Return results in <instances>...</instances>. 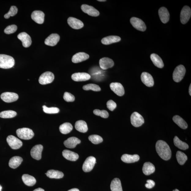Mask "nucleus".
<instances>
[{
	"instance_id": "423d86ee",
	"label": "nucleus",
	"mask_w": 191,
	"mask_h": 191,
	"mask_svg": "<svg viewBox=\"0 0 191 191\" xmlns=\"http://www.w3.org/2000/svg\"><path fill=\"white\" fill-rule=\"evenodd\" d=\"M54 75L53 73L45 72L41 75L39 79V82L40 84H47L51 83L54 81Z\"/></svg>"
},
{
	"instance_id": "49530a36",
	"label": "nucleus",
	"mask_w": 191,
	"mask_h": 191,
	"mask_svg": "<svg viewBox=\"0 0 191 191\" xmlns=\"http://www.w3.org/2000/svg\"><path fill=\"white\" fill-rule=\"evenodd\" d=\"M63 99L66 101L72 102L74 101L75 98L73 95L68 92H65L63 96Z\"/></svg>"
},
{
	"instance_id": "20e7f679",
	"label": "nucleus",
	"mask_w": 191,
	"mask_h": 191,
	"mask_svg": "<svg viewBox=\"0 0 191 191\" xmlns=\"http://www.w3.org/2000/svg\"><path fill=\"white\" fill-rule=\"evenodd\" d=\"M186 72L185 68L182 65L177 66L175 69L173 74V79L176 82L181 81L185 76Z\"/></svg>"
},
{
	"instance_id": "c85d7f7f",
	"label": "nucleus",
	"mask_w": 191,
	"mask_h": 191,
	"mask_svg": "<svg viewBox=\"0 0 191 191\" xmlns=\"http://www.w3.org/2000/svg\"><path fill=\"white\" fill-rule=\"evenodd\" d=\"M151 58L152 62L156 67L162 69L164 66V64L162 59L158 54H152Z\"/></svg>"
},
{
	"instance_id": "a19ab883",
	"label": "nucleus",
	"mask_w": 191,
	"mask_h": 191,
	"mask_svg": "<svg viewBox=\"0 0 191 191\" xmlns=\"http://www.w3.org/2000/svg\"><path fill=\"white\" fill-rule=\"evenodd\" d=\"M88 139L91 142L95 144H99L103 142V138L101 136L98 135H92L88 137Z\"/></svg>"
},
{
	"instance_id": "cd10ccee",
	"label": "nucleus",
	"mask_w": 191,
	"mask_h": 191,
	"mask_svg": "<svg viewBox=\"0 0 191 191\" xmlns=\"http://www.w3.org/2000/svg\"><path fill=\"white\" fill-rule=\"evenodd\" d=\"M142 170L143 174L148 176L153 173L155 171V167L152 163L146 162L143 165Z\"/></svg>"
},
{
	"instance_id": "f3484780",
	"label": "nucleus",
	"mask_w": 191,
	"mask_h": 191,
	"mask_svg": "<svg viewBox=\"0 0 191 191\" xmlns=\"http://www.w3.org/2000/svg\"><path fill=\"white\" fill-rule=\"evenodd\" d=\"M110 87L111 90L118 96H122L124 95L125 90L122 84L119 83H111Z\"/></svg>"
},
{
	"instance_id": "ddd939ff",
	"label": "nucleus",
	"mask_w": 191,
	"mask_h": 191,
	"mask_svg": "<svg viewBox=\"0 0 191 191\" xmlns=\"http://www.w3.org/2000/svg\"><path fill=\"white\" fill-rule=\"evenodd\" d=\"M141 80L142 83L147 87H151L154 86V81L153 77L148 73H142L141 75Z\"/></svg>"
},
{
	"instance_id": "864d4df0",
	"label": "nucleus",
	"mask_w": 191,
	"mask_h": 191,
	"mask_svg": "<svg viewBox=\"0 0 191 191\" xmlns=\"http://www.w3.org/2000/svg\"><path fill=\"white\" fill-rule=\"evenodd\" d=\"M98 1L99 2H105L106 1H105V0H98V1Z\"/></svg>"
},
{
	"instance_id": "f03ea898",
	"label": "nucleus",
	"mask_w": 191,
	"mask_h": 191,
	"mask_svg": "<svg viewBox=\"0 0 191 191\" xmlns=\"http://www.w3.org/2000/svg\"><path fill=\"white\" fill-rule=\"evenodd\" d=\"M15 61L12 57L6 54H0V68L9 69L14 66Z\"/></svg>"
},
{
	"instance_id": "de8ad7c7",
	"label": "nucleus",
	"mask_w": 191,
	"mask_h": 191,
	"mask_svg": "<svg viewBox=\"0 0 191 191\" xmlns=\"http://www.w3.org/2000/svg\"><path fill=\"white\" fill-rule=\"evenodd\" d=\"M107 106L109 110L112 111L116 108L117 104L112 100H110L107 102Z\"/></svg>"
},
{
	"instance_id": "8fccbe9b",
	"label": "nucleus",
	"mask_w": 191,
	"mask_h": 191,
	"mask_svg": "<svg viewBox=\"0 0 191 191\" xmlns=\"http://www.w3.org/2000/svg\"><path fill=\"white\" fill-rule=\"evenodd\" d=\"M33 191H45V190L41 188H38L34 190Z\"/></svg>"
},
{
	"instance_id": "72a5a7b5",
	"label": "nucleus",
	"mask_w": 191,
	"mask_h": 191,
	"mask_svg": "<svg viewBox=\"0 0 191 191\" xmlns=\"http://www.w3.org/2000/svg\"><path fill=\"white\" fill-rule=\"evenodd\" d=\"M173 120L177 125L181 128L185 129L187 128L188 124L185 120L178 115H175L173 118Z\"/></svg>"
},
{
	"instance_id": "c03bdc74",
	"label": "nucleus",
	"mask_w": 191,
	"mask_h": 191,
	"mask_svg": "<svg viewBox=\"0 0 191 191\" xmlns=\"http://www.w3.org/2000/svg\"><path fill=\"white\" fill-rule=\"evenodd\" d=\"M94 113L96 115L99 116L104 118H108L109 115L108 111L106 110H100L96 109L94 110Z\"/></svg>"
},
{
	"instance_id": "6e6d98bb",
	"label": "nucleus",
	"mask_w": 191,
	"mask_h": 191,
	"mask_svg": "<svg viewBox=\"0 0 191 191\" xmlns=\"http://www.w3.org/2000/svg\"><path fill=\"white\" fill-rule=\"evenodd\" d=\"M173 191H179L178 189H176L174 190Z\"/></svg>"
},
{
	"instance_id": "4d7b16f0",
	"label": "nucleus",
	"mask_w": 191,
	"mask_h": 191,
	"mask_svg": "<svg viewBox=\"0 0 191 191\" xmlns=\"http://www.w3.org/2000/svg\"><path fill=\"white\" fill-rule=\"evenodd\" d=\"M45 174H47V173H45Z\"/></svg>"
},
{
	"instance_id": "6ab92c4d",
	"label": "nucleus",
	"mask_w": 191,
	"mask_h": 191,
	"mask_svg": "<svg viewBox=\"0 0 191 191\" xmlns=\"http://www.w3.org/2000/svg\"><path fill=\"white\" fill-rule=\"evenodd\" d=\"M99 65L102 69L106 70L112 68L114 65V62L112 59L108 58H103L99 60Z\"/></svg>"
},
{
	"instance_id": "5fc2aeb1",
	"label": "nucleus",
	"mask_w": 191,
	"mask_h": 191,
	"mask_svg": "<svg viewBox=\"0 0 191 191\" xmlns=\"http://www.w3.org/2000/svg\"><path fill=\"white\" fill-rule=\"evenodd\" d=\"M2 186L0 185V191H2Z\"/></svg>"
},
{
	"instance_id": "b1692460",
	"label": "nucleus",
	"mask_w": 191,
	"mask_h": 191,
	"mask_svg": "<svg viewBox=\"0 0 191 191\" xmlns=\"http://www.w3.org/2000/svg\"><path fill=\"white\" fill-rule=\"evenodd\" d=\"M140 156L137 154L129 155L124 154L121 157V160L124 163H131L137 162L140 160Z\"/></svg>"
},
{
	"instance_id": "c9c22d12",
	"label": "nucleus",
	"mask_w": 191,
	"mask_h": 191,
	"mask_svg": "<svg viewBox=\"0 0 191 191\" xmlns=\"http://www.w3.org/2000/svg\"><path fill=\"white\" fill-rule=\"evenodd\" d=\"M73 128L72 125L69 122H66L61 125L59 127L60 132L63 134H67L71 132Z\"/></svg>"
},
{
	"instance_id": "473e14b6",
	"label": "nucleus",
	"mask_w": 191,
	"mask_h": 191,
	"mask_svg": "<svg viewBox=\"0 0 191 191\" xmlns=\"http://www.w3.org/2000/svg\"><path fill=\"white\" fill-rule=\"evenodd\" d=\"M46 175L51 178L60 179L64 176V174L62 172L54 170H48Z\"/></svg>"
},
{
	"instance_id": "79ce46f5",
	"label": "nucleus",
	"mask_w": 191,
	"mask_h": 191,
	"mask_svg": "<svg viewBox=\"0 0 191 191\" xmlns=\"http://www.w3.org/2000/svg\"><path fill=\"white\" fill-rule=\"evenodd\" d=\"M18 12V9L17 7L13 6L11 7L9 12L4 16V18L8 19L10 17H13L17 14Z\"/></svg>"
},
{
	"instance_id": "393cba45",
	"label": "nucleus",
	"mask_w": 191,
	"mask_h": 191,
	"mask_svg": "<svg viewBox=\"0 0 191 191\" xmlns=\"http://www.w3.org/2000/svg\"><path fill=\"white\" fill-rule=\"evenodd\" d=\"M81 143V140L76 137H71L65 141L64 144L66 147L69 148H74L76 145Z\"/></svg>"
},
{
	"instance_id": "bb28decb",
	"label": "nucleus",
	"mask_w": 191,
	"mask_h": 191,
	"mask_svg": "<svg viewBox=\"0 0 191 191\" xmlns=\"http://www.w3.org/2000/svg\"><path fill=\"white\" fill-rule=\"evenodd\" d=\"M121 39V38L119 36H111L102 39L101 42L103 44L108 45L114 43L119 42Z\"/></svg>"
},
{
	"instance_id": "c756f323",
	"label": "nucleus",
	"mask_w": 191,
	"mask_h": 191,
	"mask_svg": "<svg viewBox=\"0 0 191 191\" xmlns=\"http://www.w3.org/2000/svg\"><path fill=\"white\" fill-rule=\"evenodd\" d=\"M23 159L19 156H13L9 161V165L10 167L13 169H16L21 165Z\"/></svg>"
},
{
	"instance_id": "9d476101",
	"label": "nucleus",
	"mask_w": 191,
	"mask_h": 191,
	"mask_svg": "<svg viewBox=\"0 0 191 191\" xmlns=\"http://www.w3.org/2000/svg\"><path fill=\"white\" fill-rule=\"evenodd\" d=\"M191 15V9L189 6H184L181 11L180 15L181 22L182 24H185L190 19Z\"/></svg>"
},
{
	"instance_id": "1a4fd4ad",
	"label": "nucleus",
	"mask_w": 191,
	"mask_h": 191,
	"mask_svg": "<svg viewBox=\"0 0 191 191\" xmlns=\"http://www.w3.org/2000/svg\"><path fill=\"white\" fill-rule=\"evenodd\" d=\"M131 24L137 30L142 32L146 30V26L142 20L136 17H133L130 20Z\"/></svg>"
},
{
	"instance_id": "4468645a",
	"label": "nucleus",
	"mask_w": 191,
	"mask_h": 191,
	"mask_svg": "<svg viewBox=\"0 0 191 191\" xmlns=\"http://www.w3.org/2000/svg\"><path fill=\"white\" fill-rule=\"evenodd\" d=\"M81 8L84 13L92 17H97L99 15V11L92 6L83 4L81 6Z\"/></svg>"
},
{
	"instance_id": "39448f33",
	"label": "nucleus",
	"mask_w": 191,
	"mask_h": 191,
	"mask_svg": "<svg viewBox=\"0 0 191 191\" xmlns=\"http://www.w3.org/2000/svg\"><path fill=\"white\" fill-rule=\"evenodd\" d=\"M7 142L13 149H17L21 148L23 143L21 141L13 135L9 136L6 138Z\"/></svg>"
},
{
	"instance_id": "f704fd0d",
	"label": "nucleus",
	"mask_w": 191,
	"mask_h": 191,
	"mask_svg": "<svg viewBox=\"0 0 191 191\" xmlns=\"http://www.w3.org/2000/svg\"><path fill=\"white\" fill-rule=\"evenodd\" d=\"M110 189L111 191H122L121 181L119 178H115L111 181Z\"/></svg>"
},
{
	"instance_id": "a211bd4d",
	"label": "nucleus",
	"mask_w": 191,
	"mask_h": 191,
	"mask_svg": "<svg viewBox=\"0 0 191 191\" xmlns=\"http://www.w3.org/2000/svg\"><path fill=\"white\" fill-rule=\"evenodd\" d=\"M60 39V36L58 34L53 33L50 35L45 40V44L48 46H55Z\"/></svg>"
},
{
	"instance_id": "7ed1b4c3",
	"label": "nucleus",
	"mask_w": 191,
	"mask_h": 191,
	"mask_svg": "<svg viewBox=\"0 0 191 191\" xmlns=\"http://www.w3.org/2000/svg\"><path fill=\"white\" fill-rule=\"evenodd\" d=\"M16 133L18 137L24 140L31 139L35 135L33 131L28 128L18 129L16 131Z\"/></svg>"
},
{
	"instance_id": "3c124183",
	"label": "nucleus",
	"mask_w": 191,
	"mask_h": 191,
	"mask_svg": "<svg viewBox=\"0 0 191 191\" xmlns=\"http://www.w3.org/2000/svg\"><path fill=\"white\" fill-rule=\"evenodd\" d=\"M68 191H80L77 188H73L72 189H70Z\"/></svg>"
},
{
	"instance_id": "603ef678",
	"label": "nucleus",
	"mask_w": 191,
	"mask_h": 191,
	"mask_svg": "<svg viewBox=\"0 0 191 191\" xmlns=\"http://www.w3.org/2000/svg\"><path fill=\"white\" fill-rule=\"evenodd\" d=\"M189 94L191 96V84H190L189 86Z\"/></svg>"
},
{
	"instance_id": "37998d69",
	"label": "nucleus",
	"mask_w": 191,
	"mask_h": 191,
	"mask_svg": "<svg viewBox=\"0 0 191 191\" xmlns=\"http://www.w3.org/2000/svg\"><path fill=\"white\" fill-rule=\"evenodd\" d=\"M43 110L45 113L47 114H56L60 111L59 108L57 107L48 108L45 105L43 106Z\"/></svg>"
},
{
	"instance_id": "4be33fe9",
	"label": "nucleus",
	"mask_w": 191,
	"mask_h": 191,
	"mask_svg": "<svg viewBox=\"0 0 191 191\" xmlns=\"http://www.w3.org/2000/svg\"><path fill=\"white\" fill-rule=\"evenodd\" d=\"M158 12L159 17L163 23L166 24L169 21L170 13L167 8L162 7L159 9Z\"/></svg>"
},
{
	"instance_id": "09e8293b",
	"label": "nucleus",
	"mask_w": 191,
	"mask_h": 191,
	"mask_svg": "<svg viewBox=\"0 0 191 191\" xmlns=\"http://www.w3.org/2000/svg\"><path fill=\"white\" fill-rule=\"evenodd\" d=\"M147 182V183L145 184V186L147 188L151 189L155 185V183L153 180L149 179V180H148Z\"/></svg>"
},
{
	"instance_id": "aec40b11",
	"label": "nucleus",
	"mask_w": 191,
	"mask_h": 191,
	"mask_svg": "<svg viewBox=\"0 0 191 191\" xmlns=\"http://www.w3.org/2000/svg\"><path fill=\"white\" fill-rule=\"evenodd\" d=\"M73 80L76 81H83L89 80L91 78L89 74L86 73H76L72 76Z\"/></svg>"
},
{
	"instance_id": "0eeeda50",
	"label": "nucleus",
	"mask_w": 191,
	"mask_h": 191,
	"mask_svg": "<svg viewBox=\"0 0 191 191\" xmlns=\"http://www.w3.org/2000/svg\"><path fill=\"white\" fill-rule=\"evenodd\" d=\"M132 125L135 127H139L144 123V118L141 115L137 112H133L131 116Z\"/></svg>"
},
{
	"instance_id": "2f4dec72",
	"label": "nucleus",
	"mask_w": 191,
	"mask_h": 191,
	"mask_svg": "<svg viewBox=\"0 0 191 191\" xmlns=\"http://www.w3.org/2000/svg\"><path fill=\"white\" fill-rule=\"evenodd\" d=\"M75 128L80 132L85 133L88 130V127L86 123L83 120H79L75 124Z\"/></svg>"
},
{
	"instance_id": "6e6552de",
	"label": "nucleus",
	"mask_w": 191,
	"mask_h": 191,
	"mask_svg": "<svg viewBox=\"0 0 191 191\" xmlns=\"http://www.w3.org/2000/svg\"><path fill=\"white\" fill-rule=\"evenodd\" d=\"M96 163V159L94 156H90L86 158L83 166L82 169L84 172H89L94 168Z\"/></svg>"
},
{
	"instance_id": "5701e85b",
	"label": "nucleus",
	"mask_w": 191,
	"mask_h": 191,
	"mask_svg": "<svg viewBox=\"0 0 191 191\" xmlns=\"http://www.w3.org/2000/svg\"><path fill=\"white\" fill-rule=\"evenodd\" d=\"M89 58L88 54L84 52H79L73 56L72 61L74 63H80L88 60Z\"/></svg>"
},
{
	"instance_id": "f257e3e1",
	"label": "nucleus",
	"mask_w": 191,
	"mask_h": 191,
	"mask_svg": "<svg viewBox=\"0 0 191 191\" xmlns=\"http://www.w3.org/2000/svg\"><path fill=\"white\" fill-rule=\"evenodd\" d=\"M155 147L157 152L161 159L167 161L169 160L171 158V150L169 145L164 141H158L156 143Z\"/></svg>"
},
{
	"instance_id": "4c0bfd02",
	"label": "nucleus",
	"mask_w": 191,
	"mask_h": 191,
	"mask_svg": "<svg viewBox=\"0 0 191 191\" xmlns=\"http://www.w3.org/2000/svg\"><path fill=\"white\" fill-rule=\"evenodd\" d=\"M176 156L177 161L181 165H183L185 164L188 159V157L186 155L183 153V152L180 151H178L177 152Z\"/></svg>"
},
{
	"instance_id": "f8f14e48",
	"label": "nucleus",
	"mask_w": 191,
	"mask_h": 191,
	"mask_svg": "<svg viewBox=\"0 0 191 191\" xmlns=\"http://www.w3.org/2000/svg\"><path fill=\"white\" fill-rule=\"evenodd\" d=\"M43 149L42 145L38 144L35 145L31 151V155L36 160H40L42 158V153Z\"/></svg>"
},
{
	"instance_id": "a878e982",
	"label": "nucleus",
	"mask_w": 191,
	"mask_h": 191,
	"mask_svg": "<svg viewBox=\"0 0 191 191\" xmlns=\"http://www.w3.org/2000/svg\"><path fill=\"white\" fill-rule=\"evenodd\" d=\"M62 155L65 159L71 161L78 160L79 156L78 154L68 150H65L62 152Z\"/></svg>"
},
{
	"instance_id": "7c9ffc66",
	"label": "nucleus",
	"mask_w": 191,
	"mask_h": 191,
	"mask_svg": "<svg viewBox=\"0 0 191 191\" xmlns=\"http://www.w3.org/2000/svg\"><path fill=\"white\" fill-rule=\"evenodd\" d=\"M22 180L24 183L28 186H33L36 183V180L35 177L28 174L23 175Z\"/></svg>"
},
{
	"instance_id": "e433bc0d",
	"label": "nucleus",
	"mask_w": 191,
	"mask_h": 191,
	"mask_svg": "<svg viewBox=\"0 0 191 191\" xmlns=\"http://www.w3.org/2000/svg\"><path fill=\"white\" fill-rule=\"evenodd\" d=\"M174 141L175 146L179 149L183 150H185L189 148V145L187 143L182 141L176 136H175Z\"/></svg>"
},
{
	"instance_id": "ea45409f",
	"label": "nucleus",
	"mask_w": 191,
	"mask_h": 191,
	"mask_svg": "<svg viewBox=\"0 0 191 191\" xmlns=\"http://www.w3.org/2000/svg\"><path fill=\"white\" fill-rule=\"evenodd\" d=\"M83 89L85 90H92L95 92H99L101 88L99 85L94 84H88L83 86Z\"/></svg>"
},
{
	"instance_id": "412c9836",
	"label": "nucleus",
	"mask_w": 191,
	"mask_h": 191,
	"mask_svg": "<svg viewBox=\"0 0 191 191\" xmlns=\"http://www.w3.org/2000/svg\"><path fill=\"white\" fill-rule=\"evenodd\" d=\"M67 22L69 25L72 28L78 29L82 28L84 25L83 23L80 20L73 17L68 18Z\"/></svg>"
},
{
	"instance_id": "2eb2a0df",
	"label": "nucleus",
	"mask_w": 191,
	"mask_h": 191,
	"mask_svg": "<svg viewBox=\"0 0 191 191\" xmlns=\"http://www.w3.org/2000/svg\"><path fill=\"white\" fill-rule=\"evenodd\" d=\"M17 38L21 41L23 46L25 47H28L31 46L32 40L30 36L24 32L20 33L17 36Z\"/></svg>"
},
{
	"instance_id": "a18cd8bd",
	"label": "nucleus",
	"mask_w": 191,
	"mask_h": 191,
	"mask_svg": "<svg viewBox=\"0 0 191 191\" xmlns=\"http://www.w3.org/2000/svg\"><path fill=\"white\" fill-rule=\"evenodd\" d=\"M17 26L15 24L11 25L6 27L4 29V33L8 35L12 34L15 32L17 31Z\"/></svg>"
},
{
	"instance_id": "58836bf2",
	"label": "nucleus",
	"mask_w": 191,
	"mask_h": 191,
	"mask_svg": "<svg viewBox=\"0 0 191 191\" xmlns=\"http://www.w3.org/2000/svg\"><path fill=\"white\" fill-rule=\"evenodd\" d=\"M17 115V112L14 111L6 110L0 113V117L2 118H11L15 117Z\"/></svg>"
},
{
	"instance_id": "dca6fc26",
	"label": "nucleus",
	"mask_w": 191,
	"mask_h": 191,
	"mask_svg": "<svg viewBox=\"0 0 191 191\" xmlns=\"http://www.w3.org/2000/svg\"><path fill=\"white\" fill-rule=\"evenodd\" d=\"M45 14L42 11L36 10L33 11L31 14L32 19L37 23L42 24L44 21Z\"/></svg>"
},
{
	"instance_id": "9b49d317",
	"label": "nucleus",
	"mask_w": 191,
	"mask_h": 191,
	"mask_svg": "<svg viewBox=\"0 0 191 191\" xmlns=\"http://www.w3.org/2000/svg\"><path fill=\"white\" fill-rule=\"evenodd\" d=\"M1 97L4 102L6 103H11L17 101L19 99V96L15 93L5 92L2 93Z\"/></svg>"
}]
</instances>
